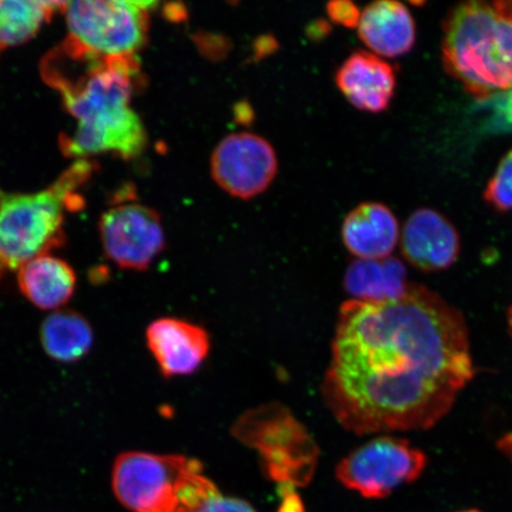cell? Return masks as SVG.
I'll list each match as a JSON object with an SVG mask.
<instances>
[{"instance_id":"obj_11","label":"cell","mask_w":512,"mask_h":512,"mask_svg":"<svg viewBox=\"0 0 512 512\" xmlns=\"http://www.w3.org/2000/svg\"><path fill=\"white\" fill-rule=\"evenodd\" d=\"M401 251L422 272H440L458 260L460 238L456 227L433 209L415 210L401 234Z\"/></svg>"},{"instance_id":"obj_18","label":"cell","mask_w":512,"mask_h":512,"mask_svg":"<svg viewBox=\"0 0 512 512\" xmlns=\"http://www.w3.org/2000/svg\"><path fill=\"white\" fill-rule=\"evenodd\" d=\"M42 348L53 360L73 363L85 358L92 350L94 332L81 313L62 310L43 320L40 330Z\"/></svg>"},{"instance_id":"obj_7","label":"cell","mask_w":512,"mask_h":512,"mask_svg":"<svg viewBox=\"0 0 512 512\" xmlns=\"http://www.w3.org/2000/svg\"><path fill=\"white\" fill-rule=\"evenodd\" d=\"M203 475L194 458L131 451L115 459L112 486L132 512H179Z\"/></svg>"},{"instance_id":"obj_27","label":"cell","mask_w":512,"mask_h":512,"mask_svg":"<svg viewBox=\"0 0 512 512\" xmlns=\"http://www.w3.org/2000/svg\"><path fill=\"white\" fill-rule=\"evenodd\" d=\"M459 512H480L478 510H465V511H459Z\"/></svg>"},{"instance_id":"obj_24","label":"cell","mask_w":512,"mask_h":512,"mask_svg":"<svg viewBox=\"0 0 512 512\" xmlns=\"http://www.w3.org/2000/svg\"><path fill=\"white\" fill-rule=\"evenodd\" d=\"M491 4L499 12V14L512 22V0H499V2H494Z\"/></svg>"},{"instance_id":"obj_20","label":"cell","mask_w":512,"mask_h":512,"mask_svg":"<svg viewBox=\"0 0 512 512\" xmlns=\"http://www.w3.org/2000/svg\"><path fill=\"white\" fill-rule=\"evenodd\" d=\"M485 201L499 213L512 210V149L505 155L484 191Z\"/></svg>"},{"instance_id":"obj_9","label":"cell","mask_w":512,"mask_h":512,"mask_svg":"<svg viewBox=\"0 0 512 512\" xmlns=\"http://www.w3.org/2000/svg\"><path fill=\"white\" fill-rule=\"evenodd\" d=\"M99 229L107 258L123 270H147L165 248L162 219L140 203L115 204L101 216Z\"/></svg>"},{"instance_id":"obj_21","label":"cell","mask_w":512,"mask_h":512,"mask_svg":"<svg viewBox=\"0 0 512 512\" xmlns=\"http://www.w3.org/2000/svg\"><path fill=\"white\" fill-rule=\"evenodd\" d=\"M185 512H256L252 505L239 498L224 497L217 489L195 507Z\"/></svg>"},{"instance_id":"obj_17","label":"cell","mask_w":512,"mask_h":512,"mask_svg":"<svg viewBox=\"0 0 512 512\" xmlns=\"http://www.w3.org/2000/svg\"><path fill=\"white\" fill-rule=\"evenodd\" d=\"M409 286L407 268L394 256L352 261L344 275L345 290L358 302L381 303L399 299Z\"/></svg>"},{"instance_id":"obj_19","label":"cell","mask_w":512,"mask_h":512,"mask_svg":"<svg viewBox=\"0 0 512 512\" xmlns=\"http://www.w3.org/2000/svg\"><path fill=\"white\" fill-rule=\"evenodd\" d=\"M64 2L38 0H0V55L28 42Z\"/></svg>"},{"instance_id":"obj_4","label":"cell","mask_w":512,"mask_h":512,"mask_svg":"<svg viewBox=\"0 0 512 512\" xmlns=\"http://www.w3.org/2000/svg\"><path fill=\"white\" fill-rule=\"evenodd\" d=\"M446 72L478 100L512 91V22L491 3L459 4L444 22Z\"/></svg>"},{"instance_id":"obj_3","label":"cell","mask_w":512,"mask_h":512,"mask_svg":"<svg viewBox=\"0 0 512 512\" xmlns=\"http://www.w3.org/2000/svg\"><path fill=\"white\" fill-rule=\"evenodd\" d=\"M94 170L93 163L80 159L46 189L0 190V277L63 245L66 214L81 208L79 190Z\"/></svg>"},{"instance_id":"obj_10","label":"cell","mask_w":512,"mask_h":512,"mask_svg":"<svg viewBox=\"0 0 512 512\" xmlns=\"http://www.w3.org/2000/svg\"><path fill=\"white\" fill-rule=\"evenodd\" d=\"M210 170L222 190L241 200H251L268 189L277 175V153L256 134H230L216 146Z\"/></svg>"},{"instance_id":"obj_16","label":"cell","mask_w":512,"mask_h":512,"mask_svg":"<svg viewBox=\"0 0 512 512\" xmlns=\"http://www.w3.org/2000/svg\"><path fill=\"white\" fill-rule=\"evenodd\" d=\"M23 296L41 310H56L72 299L76 274L68 262L46 254L32 259L18 270Z\"/></svg>"},{"instance_id":"obj_14","label":"cell","mask_w":512,"mask_h":512,"mask_svg":"<svg viewBox=\"0 0 512 512\" xmlns=\"http://www.w3.org/2000/svg\"><path fill=\"white\" fill-rule=\"evenodd\" d=\"M358 36L377 56L395 59L412 50L415 38L414 18L405 5L380 0L361 12Z\"/></svg>"},{"instance_id":"obj_2","label":"cell","mask_w":512,"mask_h":512,"mask_svg":"<svg viewBox=\"0 0 512 512\" xmlns=\"http://www.w3.org/2000/svg\"><path fill=\"white\" fill-rule=\"evenodd\" d=\"M140 63L137 56L100 60L74 53L62 44L42 61L41 73L60 93L76 121L73 134L60 138L63 155L76 160L111 155H142L147 134L132 107Z\"/></svg>"},{"instance_id":"obj_8","label":"cell","mask_w":512,"mask_h":512,"mask_svg":"<svg viewBox=\"0 0 512 512\" xmlns=\"http://www.w3.org/2000/svg\"><path fill=\"white\" fill-rule=\"evenodd\" d=\"M427 462L426 453L411 441L381 435L342 459L336 477L345 488L363 497L381 499L418 480Z\"/></svg>"},{"instance_id":"obj_5","label":"cell","mask_w":512,"mask_h":512,"mask_svg":"<svg viewBox=\"0 0 512 512\" xmlns=\"http://www.w3.org/2000/svg\"><path fill=\"white\" fill-rule=\"evenodd\" d=\"M234 437L258 452L281 495L311 483L319 448L306 428L280 403L249 409L233 426Z\"/></svg>"},{"instance_id":"obj_15","label":"cell","mask_w":512,"mask_h":512,"mask_svg":"<svg viewBox=\"0 0 512 512\" xmlns=\"http://www.w3.org/2000/svg\"><path fill=\"white\" fill-rule=\"evenodd\" d=\"M342 238L348 251L360 260L389 258L400 239L398 220L381 203H363L345 217Z\"/></svg>"},{"instance_id":"obj_12","label":"cell","mask_w":512,"mask_h":512,"mask_svg":"<svg viewBox=\"0 0 512 512\" xmlns=\"http://www.w3.org/2000/svg\"><path fill=\"white\" fill-rule=\"evenodd\" d=\"M146 343L166 379L195 373L210 350L208 332L178 318L152 322L146 330Z\"/></svg>"},{"instance_id":"obj_23","label":"cell","mask_w":512,"mask_h":512,"mask_svg":"<svg viewBox=\"0 0 512 512\" xmlns=\"http://www.w3.org/2000/svg\"><path fill=\"white\" fill-rule=\"evenodd\" d=\"M283 505L279 512H304V507L300 498L296 495V492H290L285 494Z\"/></svg>"},{"instance_id":"obj_13","label":"cell","mask_w":512,"mask_h":512,"mask_svg":"<svg viewBox=\"0 0 512 512\" xmlns=\"http://www.w3.org/2000/svg\"><path fill=\"white\" fill-rule=\"evenodd\" d=\"M336 83L352 106L370 113L386 111L393 100L396 76L390 64L368 51H357L336 74Z\"/></svg>"},{"instance_id":"obj_25","label":"cell","mask_w":512,"mask_h":512,"mask_svg":"<svg viewBox=\"0 0 512 512\" xmlns=\"http://www.w3.org/2000/svg\"><path fill=\"white\" fill-rule=\"evenodd\" d=\"M497 447L502 453L512 458V432L505 434L504 437L499 439Z\"/></svg>"},{"instance_id":"obj_22","label":"cell","mask_w":512,"mask_h":512,"mask_svg":"<svg viewBox=\"0 0 512 512\" xmlns=\"http://www.w3.org/2000/svg\"><path fill=\"white\" fill-rule=\"evenodd\" d=\"M326 11H328L332 22L343 25L345 28H357L358 23H360V9L348 0H337V2L329 3Z\"/></svg>"},{"instance_id":"obj_6","label":"cell","mask_w":512,"mask_h":512,"mask_svg":"<svg viewBox=\"0 0 512 512\" xmlns=\"http://www.w3.org/2000/svg\"><path fill=\"white\" fill-rule=\"evenodd\" d=\"M153 5L132 0L64 2L68 35L62 44L75 53L101 60L137 56L149 36Z\"/></svg>"},{"instance_id":"obj_1","label":"cell","mask_w":512,"mask_h":512,"mask_svg":"<svg viewBox=\"0 0 512 512\" xmlns=\"http://www.w3.org/2000/svg\"><path fill=\"white\" fill-rule=\"evenodd\" d=\"M475 373L463 313L411 284L399 299L342 305L323 396L357 435L425 431L450 413Z\"/></svg>"},{"instance_id":"obj_26","label":"cell","mask_w":512,"mask_h":512,"mask_svg":"<svg viewBox=\"0 0 512 512\" xmlns=\"http://www.w3.org/2000/svg\"><path fill=\"white\" fill-rule=\"evenodd\" d=\"M508 325H509L510 335L512 337V305L510 306V309L508 311Z\"/></svg>"}]
</instances>
